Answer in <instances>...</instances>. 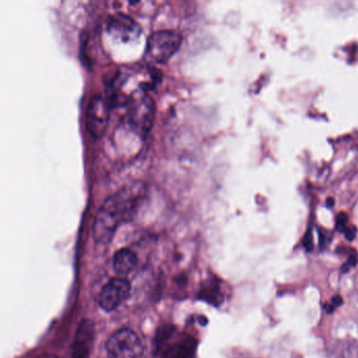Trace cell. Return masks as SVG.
I'll list each match as a JSON object with an SVG mask.
<instances>
[{
	"instance_id": "obj_4",
	"label": "cell",
	"mask_w": 358,
	"mask_h": 358,
	"mask_svg": "<svg viewBox=\"0 0 358 358\" xmlns=\"http://www.w3.org/2000/svg\"><path fill=\"white\" fill-rule=\"evenodd\" d=\"M106 351L109 358H142L144 349L138 334L123 328L107 340Z\"/></svg>"
},
{
	"instance_id": "obj_15",
	"label": "cell",
	"mask_w": 358,
	"mask_h": 358,
	"mask_svg": "<svg viewBox=\"0 0 358 358\" xmlns=\"http://www.w3.org/2000/svg\"><path fill=\"white\" fill-rule=\"evenodd\" d=\"M38 358H57L54 357V355H42V357H39Z\"/></svg>"
},
{
	"instance_id": "obj_3",
	"label": "cell",
	"mask_w": 358,
	"mask_h": 358,
	"mask_svg": "<svg viewBox=\"0 0 358 358\" xmlns=\"http://www.w3.org/2000/svg\"><path fill=\"white\" fill-rule=\"evenodd\" d=\"M155 102L146 92L134 94L128 103V118L132 128L146 135L152 128L155 120Z\"/></svg>"
},
{
	"instance_id": "obj_14",
	"label": "cell",
	"mask_w": 358,
	"mask_h": 358,
	"mask_svg": "<svg viewBox=\"0 0 358 358\" xmlns=\"http://www.w3.org/2000/svg\"><path fill=\"white\" fill-rule=\"evenodd\" d=\"M343 303H344V300H343L342 296H336L332 298L331 302L329 303L334 309L338 308V307L342 306Z\"/></svg>"
},
{
	"instance_id": "obj_6",
	"label": "cell",
	"mask_w": 358,
	"mask_h": 358,
	"mask_svg": "<svg viewBox=\"0 0 358 358\" xmlns=\"http://www.w3.org/2000/svg\"><path fill=\"white\" fill-rule=\"evenodd\" d=\"M131 286L129 282L123 279L113 280L106 284L101 291L99 304L103 310L110 312L129 298Z\"/></svg>"
},
{
	"instance_id": "obj_12",
	"label": "cell",
	"mask_w": 358,
	"mask_h": 358,
	"mask_svg": "<svg viewBox=\"0 0 358 358\" xmlns=\"http://www.w3.org/2000/svg\"><path fill=\"white\" fill-rule=\"evenodd\" d=\"M357 229L355 228V226H347V228L344 230L345 237H346L348 241H353L355 235H357Z\"/></svg>"
},
{
	"instance_id": "obj_13",
	"label": "cell",
	"mask_w": 358,
	"mask_h": 358,
	"mask_svg": "<svg viewBox=\"0 0 358 358\" xmlns=\"http://www.w3.org/2000/svg\"><path fill=\"white\" fill-rule=\"evenodd\" d=\"M304 246L306 248L307 252H313V235L311 233H307L306 237L304 240Z\"/></svg>"
},
{
	"instance_id": "obj_1",
	"label": "cell",
	"mask_w": 358,
	"mask_h": 358,
	"mask_svg": "<svg viewBox=\"0 0 358 358\" xmlns=\"http://www.w3.org/2000/svg\"><path fill=\"white\" fill-rule=\"evenodd\" d=\"M146 195V185L134 182L105 200L94 223V239L99 245L110 243L119 225L136 209Z\"/></svg>"
},
{
	"instance_id": "obj_5",
	"label": "cell",
	"mask_w": 358,
	"mask_h": 358,
	"mask_svg": "<svg viewBox=\"0 0 358 358\" xmlns=\"http://www.w3.org/2000/svg\"><path fill=\"white\" fill-rule=\"evenodd\" d=\"M110 118V105L102 96L92 97L86 113V123L90 134L94 137L104 135Z\"/></svg>"
},
{
	"instance_id": "obj_9",
	"label": "cell",
	"mask_w": 358,
	"mask_h": 358,
	"mask_svg": "<svg viewBox=\"0 0 358 358\" xmlns=\"http://www.w3.org/2000/svg\"><path fill=\"white\" fill-rule=\"evenodd\" d=\"M138 264V256L132 250L124 248L119 250L113 258V268L115 273L126 275L131 273Z\"/></svg>"
},
{
	"instance_id": "obj_2",
	"label": "cell",
	"mask_w": 358,
	"mask_h": 358,
	"mask_svg": "<svg viewBox=\"0 0 358 358\" xmlns=\"http://www.w3.org/2000/svg\"><path fill=\"white\" fill-rule=\"evenodd\" d=\"M182 36L172 29H161L149 36L146 56L149 60L164 63L169 60L180 48Z\"/></svg>"
},
{
	"instance_id": "obj_8",
	"label": "cell",
	"mask_w": 358,
	"mask_h": 358,
	"mask_svg": "<svg viewBox=\"0 0 358 358\" xmlns=\"http://www.w3.org/2000/svg\"><path fill=\"white\" fill-rule=\"evenodd\" d=\"M108 29L113 33L117 34L120 37L128 39V38H131L132 36H136V34H138V31L140 29V27L131 17L124 14H117L113 15L109 19Z\"/></svg>"
},
{
	"instance_id": "obj_10",
	"label": "cell",
	"mask_w": 358,
	"mask_h": 358,
	"mask_svg": "<svg viewBox=\"0 0 358 358\" xmlns=\"http://www.w3.org/2000/svg\"><path fill=\"white\" fill-rule=\"evenodd\" d=\"M357 263L358 260L357 256H351L350 258L348 259V261L343 265L342 273H344V275H346V273H348L351 269L355 268V267L357 266Z\"/></svg>"
},
{
	"instance_id": "obj_7",
	"label": "cell",
	"mask_w": 358,
	"mask_h": 358,
	"mask_svg": "<svg viewBox=\"0 0 358 358\" xmlns=\"http://www.w3.org/2000/svg\"><path fill=\"white\" fill-rule=\"evenodd\" d=\"M94 338V323L90 319H83L78 327L73 340V358H90Z\"/></svg>"
},
{
	"instance_id": "obj_11",
	"label": "cell",
	"mask_w": 358,
	"mask_h": 358,
	"mask_svg": "<svg viewBox=\"0 0 358 358\" xmlns=\"http://www.w3.org/2000/svg\"><path fill=\"white\" fill-rule=\"evenodd\" d=\"M347 223H348V216L345 214H341L336 219V226L338 229L344 233L345 229L347 228Z\"/></svg>"
}]
</instances>
